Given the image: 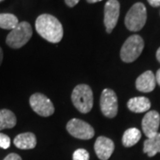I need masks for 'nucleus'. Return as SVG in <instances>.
Listing matches in <instances>:
<instances>
[{
	"mask_svg": "<svg viewBox=\"0 0 160 160\" xmlns=\"http://www.w3.org/2000/svg\"><path fill=\"white\" fill-rule=\"evenodd\" d=\"M36 30L46 41L57 44L63 37V28L61 22L53 15L44 13L36 20Z\"/></svg>",
	"mask_w": 160,
	"mask_h": 160,
	"instance_id": "nucleus-1",
	"label": "nucleus"
},
{
	"mask_svg": "<svg viewBox=\"0 0 160 160\" xmlns=\"http://www.w3.org/2000/svg\"><path fill=\"white\" fill-rule=\"evenodd\" d=\"M71 101L80 113H89L93 106V93L92 88L86 84L78 85L71 93Z\"/></svg>",
	"mask_w": 160,
	"mask_h": 160,
	"instance_id": "nucleus-2",
	"label": "nucleus"
},
{
	"mask_svg": "<svg viewBox=\"0 0 160 160\" xmlns=\"http://www.w3.org/2000/svg\"><path fill=\"white\" fill-rule=\"evenodd\" d=\"M32 28L28 22H19L17 26L7 35L6 43L12 49H19L25 46L32 37Z\"/></svg>",
	"mask_w": 160,
	"mask_h": 160,
	"instance_id": "nucleus-3",
	"label": "nucleus"
},
{
	"mask_svg": "<svg viewBox=\"0 0 160 160\" xmlns=\"http://www.w3.org/2000/svg\"><path fill=\"white\" fill-rule=\"evenodd\" d=\"M144 48V41L139 35H132L125 41L120 50V58L126 63L137 60Z\"/></svg>",
	"mask_w": 160,
	"mask_h": 160,
	"instance_id": "nucleus-4",
	"label": "nucleus"
},
{
	"mask_svg": "<svg viewBox=\"0 0 160 160\" xmlns=\"http://www.w3.org/2000/svg\"><path fill=\"white\" fill-rule=\"evenodd\" d=\"M147 21V10L142 3H135L129 9L125 18V25L130 31L136 32L142 29Z\"/></svg>",
	"mask_w": 160,
	"mask_h": 160,
	"instance_id": "nucleus-5",
	"label": "nucleus"
},
{
	"mask_svg": "<svg viewBox=\"0 0 160 160\" xmlns=\"http://www.w3.org/2000/svg\"><path fill=\"white\" fill-rule=\"evenodd\" d=\"M101 111L106 118H113L118 111V96L112 89L106 88L102 92L100 99Z\"/></svg>",
	"mask_w": 160,
	"mask_h": 160,
	"instance_id": "nucleus-6",
	"label": "nucleus"
},
{
	"mask_svg": "<svg viewBox=\"0 0 160 160\" xmlns=\"http://www.w3.org/2000/svg\"><path fill=\"white\" fill-rule=\"evenodd\" d=\"M66 128L71 136L80 140H90L94 136L93 127L88 123L78 118L69 120Z\"/></svg>",
	"mask_w": 160,
	"mask_h": 160,
	"instance_id": "nucleus-7",
	"label": "nucleus"
},
{
	"mask_svg": "<svg viewBox=\"0 0 160 160\" xmlns=\"http://www.w3.org/2000/svg\"><path fill=\"white\" fill-rule=\"evenodd\" d=\"M29 105L35 112L41 117H50L54 113V106L45 94L37 92L29 98Z\"/></svg>",
	"mask_w": 160,
	"mask_h": 160,
	"instance_id": "nucleus-8",
	"label": "nucleus"
},
{
	"mask_svg": "<svg viewBox=\"0 0 160 160\" xmlns=\"http://www.w3.org/2000/svg\"><path fill=\"white\" fill-rule=\"evenodd\" d=\"M120 13V4L118 0H109L104 6V25L107 33H111L115 29Z\"/></svg>",
	"mask_w": 160,
	"mask_h": 160,
	"instance_id": "nucleus-9",
	"label": "nucleus"
},
{
	"mask_svg": "<svg viewBox=\"0 0 160 160\" xmlns=\"http://www.w3.org/2000/svg\"><path fill=\"white\" fill-rule=\"evenodd\" d=\"M160 126V115L156 110H150L143 117L142 127L147 138H150L158 132Z\"/></svg>",
	"mask_w": 160,
	"mask_h": 160,
	"instance_id": "nucleus-10",
	"label": "nucleus"
},
{
	"mask_svg": "<svg viewBox=\"0 0 160 160\" xmlns=\"http://www.w3.org/2000/svg\"><path fill=\"white\" fill-rule=\"evenodd\" d=\"M115 149V144L112 140L105 136H100L94 143L95 153L101 160H108Z\"/></svg>",
	"mask_w": 160,
	"mask_h": 160,
	"instance_id": "nucleus-11",
	"label": "nucleus"
},
{
	"mask_svg": "<svg viewBox=\"0 0 160 160\" xmlns=\"http://www.w3.org/2000/svg\"><path fill=\"white\" fill-rule=\"evenodd\" d=\"M156 78L152 71L147 70L138 77L135 82V86L138 91L142 92H150L156 87Z\"/></svg>",
	"mask_w": 160,
	"mask_h": 160,
	"instance_id": "nucleus-12",
	"label": "nucleus"
},
{
	"mask_svg": "<svg viewBox=\"0 0 160 160\" xmlns=\"http://www.w3.org/2000/svg\"><path fill=\"white\" fill-rule=\"evenodd\" d=\"M13 143L18 149H32L37 146V137L33 132H23L14 138Z\"/></svg>",
	"mask_w": 160,
	"mask_h": 160,
	"instance_id": "nucleus-13",
	"label": "nucleus"
},
{
	"mask_svg": "<svg viewBox=\"0 0 160 160\" xmlns=\"http://www.w3.org/2000/svg\"><path fill=\"white\" fill-rule=\"evenodd\" d=\"M151 103L147 97L139 96V97L131 98L127 102V108L132 112L134 113H143L147 112L150 109Z\"/></svg>",
	"mask_w": 160,
	"mask_h": 160,
	"instance_id": "nucleus-14",
	"label": "nucleus"
},
{
	"mask_svg": "<svg viewBox=\"0 0 160 160\" xmlns=\"http://www.w3.org/2000/svg\"><path fill=\"white\" fill-rule=\"evenodd\" d=\"M17 118L14 113L7 109H0V131L10 129L16 126Z\"/></svg>",
	"mask_w": 160,
	"mask_h": 160,
	"instance_id": "nucleus-15",
	"label": "nucleus"
},
{
	"mask_svg": "<svg viewBox=\"0 0 160 160\" xmlns=\"http://www.w3.org/2000/svg\"><path fill=\"white\" fill-rule=\"evenodd\" d=\"M143 152L149 157H154L157 153H160V132L148 138L143 143Z\"/></svg>",
	"mask_w": 160,
	"mask_h": 160,
	"instance_id": "nucleus-16",
	"label": "nucleus"
},
{
	"mask_svg": "<svg viewBox=\"0 0 160 160\" xmlns=\"http://www.w3.org/2000/svg\"><path fill=\"white\" fill-rule=\"evenodd\" d=\"M142 132L137 128H129L127 129L122 137V143L126 148H130L132 146L135 145L141 140Z\"/></svg>",
	"mask_w": 160,
	"mask_h": 160,
	"instance_id": "nucleus-17",
	"label": "nucleus"
},
{
	"mask_svg": "<svg viewBox=\"0 0 160 160\" xmlns=\"http://www.w3.org/2000/svg\"><path fill=\"white\" fill-rule=\"evenodd\" d=\"M19 24L18 18L12 13H0V28L13 29Z\"/></svg>",
	"mask_w": 160,
	"mask_h": 160,
	"instance_id": "nucleus-18",
	"label": "nucleus"
},
{
	"mask_svg": "<svg viewBox=\"0 0 160 160\" xmlns=\"http://www.w3.org/2000/svg\"><path fill=\"white\" fill-rule=\"evenodd\" d=\"M89 153L85 149H78L73 153V160H89Z\"/></svg>",
	"mask_w": 160,
	"mask_h": 160,
	"instance_id": "nucleus-19",
	"label": "nucleus"
},
{
	"mask_svg": "<svg viewBox=\"0 0 160 160\" xmlns=\"http://www.w3.org/2000/svg\"><path fill=\"white\" fill-rule=\"evenodd\" d=\"M11 145V139L8 135L0 132V148L6 149Z\"/></svg>",
	"mask_w": 160,
	"mask_h": 160,
	"instance_id": "nucleus-20",
	"label": "nucleus"
},
{
	"mask_svg": "<svg viewBox=\"0 0 160 160\" xmlns=\"http://www.w3.org/2000/svg\"><path fill=\"white\" fill-rule=\"evenodd\" d=\"M3 160H22V158L16 153H11V154L7 155L6 158Z\"/></svg>",
	"mask_w": 160,
	"mask_h": 160,
	"instance_id": "nucleus-21",
	"label": "nucleus"
},
{
	"mask_svg": "<svg viewBox=\"0 0 160 160\" xmlns=\"http://www.w3.org/2000/svg\"><path fill=\"white\" fill-rule=\"evenodd\" d=\"M80 0H65V4L69 7H74L76 5L78 4Z\"/></svg>",
	"mask_w": 160,
	"mask_h": 160,
	"instance_id": "nucleus-22",
	"label": "nucleus"
},
{
	"mask_svg": "<svg viewBox=\"0 0 160 160\" xmlns=\"http://www.w3.org/2000/svg\"><path fill=\"white\" fill-rule=\"evenodd\" d=\"M149 4L153 7H158L160 6V0H148Z\"/></svg>",
	"mask_w": 160,
	"mask_h": 160,
	"instance_id": "nucleus-23",
	"label": "nucleus"
},
{
	"mask_svg": "<svg viewBox=\"0 0 160 160\" xmlns=\"http://www.w3.org/2000/svg\"><path fill=\"white\" fill-rule=\"evenodd\" d=\"M155 78H156V82H157V83L158 84V86H160V69L157 71Z\"/></svg>",
	"mask_w": 160,
	"mask_h": 160,
	"instance_id": "nucleus-24",
	"label": "nucleus"
},
{
	"mask_svg": "<svg viewBox=\"0 0 160 160\" xmlns=\"http://www.w3.org/2000/svg\"><path fill=\"white\" fill-rule=\"evenodd\" d=\"M3 59H4V53H3V50H2V48L0 47V66H1V64H2Z\"/></svg>",
	"mask_w": 160,
	"mask_h": 160,
	"instance_id": "nucleus-25",
	"label": "nucleus"
},
{
	"mask_svg": "<svg viewBox=\"0 0 160 160\" xmlns=\"http://www.w3.org/2000/svg\"><path fill=\"white\" fill-rule=\"evenodd\" d=\"M156 57L158 59V61L160 62V47L158 49V51H157V53H156Z\"/></svg>",
	"mask_w": 160,
	"mask_h": 160,
	"instance_id": "nucleus-26",
	"label": "nucleus"
},
{
	"mask_svg": "<svg viewBox=\"0 0 160 160\" xmlns=\"http://www.w3.org/2000/svg\"><path fill=\"white\" fill-rule=\"evenodd\" d=\"M86 1H87V3H89V4H94V3L100 2V1H102V0H86Z\"/></svg>",
	"mask_w": 160,
	"mask_h": 160,
	"instance_id": "nucleus-27",
	"label": "nucleus"
},
{
	"mask_svg": "<svg viewBox=\"0 0 160 160\" xmlns=\"http://www.w3.org/2000/svg\"><path fill=\"white\" fill-rule=\"evenodd\" d=\"M0 1H1V0H0Z\"/></svg>",
	"mask_w": 160,
	"mask_h": 160,
	"instance_id": "nucleus-28",
	"label": "nucleus"
}]
</instances>
